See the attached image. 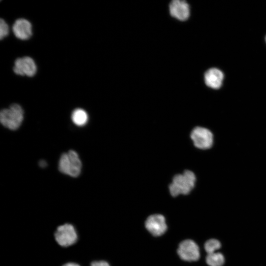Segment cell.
I'll use <instances>...</instances> for the list:
<instances>
[{"label": "cell", "mask_w": 266, "mask_h": 266, "mask_svg": "<svg viewBox=\"0 0 266 266\" xmlns=\"http://www.w3.org/2000/svg\"><path fill=\"white\" fill-rule=\"evenodd\" d=\"M144 226L146 229L154 236L163 235L167 229L166 218L161 214H153L146 219Z\"/></svg>", "instance_id": "obj_7"}, {"label": "cell", "mask_w": 266, "mask_h": 266, "mask_svg": "<svg viewBox=\"0 0 266 266\" xmlns=\"http://www.w3.org/2000/svg\"><path fill=\"white\" fill-rule=\"evenodd\" d=\"M54 237L57 243L64 247L74 244L78 238L75 228L72 225L68 223L58 226L55 232Z\"/></svg>", "instance_id": "obj_4"}, {"label": "cell", "mask_w": 266, "mask_h": 266, "mask_svg": "<svg viewBox=\"0 0 266 266\" xmlns=\"http://www.w3.org/2000/svg\"><path fill=\"white\" fill-rule=\"evenodd\" d=\"M177 253L179 258L186 262H195L200 257V248L198 244L192 239H185L178 245Z\"/></svg>", "instance_id": "obj_6"}, {"label": "cell", "mask_w": 266, "mask_h": 266, "mask_svg": "<svg viewBox=\"0 0 266 266\" xmlns=\"http://www.w3.org/2000/svg\"><path fill=\"white\" fill-rule=\"evenodd\" d=\"M12 30L15 36L21 40L28 39L32 35L31 23L24 18L18 19L15 21Z\"/></svg>", "instance_id": "obj_11"}, {"label": "cell", "mask_w": 266, "mask_h": 266, "mask_svg": "<svg viewBox=\"0 0 266 266\" xmlns=\"http://www.w3.org/2000/svg\"><path fill=\"white\" fill-rule=\"evenodd\" d=\"M265 42H266V35L265 36Z\"/></svg>", "instance_id": "obj_19"}, {"label": "cell", "mask_w": 266, "mask_h": 266, "mask_svg": "<svg viewBox=\"0 0 266 266\" xmlns=\"http://www.w3.org/2000/svg\"><path fill=\"white\" fill-rule=\"evenodd\" d=\"M225 75L220 69L213 67L208 68L204 74V81L205 85L213 90H218L223 85Z\"/></svg>", "instance_id": "obj_9"}, {"label": "cell", "mask_w": 266, "mask_h": 266, "mask_svg": "<svg viewBox=\"0 0 266 266\" xmlns=\"http://www.w3.org/2000/svg\"><path fill=\"white\" fill-rule=\"evenodd\" d=\"M221 247V243L216 239H210L204 244V249L207 254L216 252Z\"/></svg>", "instance_id": "obj_14"}, {"label": "cell", "mask_w": 266, "mask_h": 266, "mask_svg": "<svg viewBox=\"0 0 266 266\" xmlns=\"http://www.w3.org/2000/svg\"><path fill=\"white\" fill-rule=\"evenodd\" d=\"M169 9L171 16L180 21H185L189 17L190 6L185 0H172L169 4Z\"/></svg>", "instance_id": "obj_10"}, {"label": "cell", "mask_w": 266, "mask_h": 266, "mask_svg": "<svg viewBox=\"0 0 266 266\" xmlns=\"http://www.w3.org/2000/svg\"><path fill=\"white\" fill-rule=\"evenodd\" d=\"M90 266H110V265L106 261L100 260L92 262Z\"/></svg>", "instance_id": "obj_16"}, {"label": "cell", "mask_w": 266, "mask_h": 266, "mask_svg": "<svg viewBox=\"0 0 266 266\" xmlns=\"http://www.w3.org/2000/svg\"><path fill=\"white\" fill-rule=\"evenodd\" d=\"M71 120L76 126H85L88 120V115L86 111L81 108L75 109L71 114Z\"/></svg>", "instance_id": "obj_12"}, {"label": "cell", "mask_w": 266, "mask_h": 266, "mask_svg": "<svg viewBox=\"0 0 266 266\" xmlns=\"http://www.w3.org/2000/svg\"><path fill=\"white\" fill-rule=\"evenodd\" d=\"M24 119V111L18 104L13 103L8 108L3 109L0 112V121L5 128L16 130L21 126Z\"/></svg>", "instance_id": "obj_2"}, {"label": "cell", "mask_w": 266, "mask_h": 266, "mask_svg": "<svg viewBox=\"0 0 266 266\" xmlns=\"http://www.w3.org/2000/svg\"><path fill=\"white\" fill-rule=\"evenodd\" d=\"M196 182L195 173L189 170H185L181 174L175 175L169 185L171 196L175 197L179 195H188L194 189Z\"/></svg>", "instance_id": "obj_1"}, {"label": "cell", "mask_w": 266, "mask_h": 266, "mask_svg": "<svg viewBox=\"0 0 266 266\" xmlns=\"http://www.w3.org/2000/svg\"><path fill=\"white\" fill-rule=\"evenodd\" d=\"M9 33V27L6 22L2 19L0 20V38L5 37Z\"/></svg>", "instance_id": "obj_15"}, {"label": "cell", "mask_w": 266, "mask_h": 266, "mask_svg": "<svg viewBox=\"0 0 266 266\" xmlns=\"http://www.w3.org/2000/svg\"><path fill=\"white\" fill-rule=\"evenodd\" d=\"M13 71L19 75L32 77L36 72V66L33 60L30 57L19 58L15 61Z\"/></svg>", "instance_id": "obj_8"}, {"label": "cell", "mask_w": 266, "mask_h": 266, "mask_svg": "<svg viewBox=\"0 0 266 266\" xmlns=\"http://www.w3.org/2000/svg\"><path fill=\"white\" fill-rule=\"evenodd\" d=\"M224 262L223 254L217 252L207 254L206 257V262L209 266H222Z\"/></svg>", "instance_id": "obj_13"}, {"label": "cell", "mask_w": 266, "mask_h": 266, "mask_svg": "<svg viewBox=\"0 0 266 266\" xmlns=\"http://www.w3.org/2000/svg\"><path fill=\"white\" fill-rule=\"evenodd\" d=\"M81 162L75 151L71 150L61 155L59 162V170L61 173L77 177L81 173Z\"/></svg>", "instance_id": "obj_3"}, {"label": "cell", "mask_w": 266, "mask_h": 266, "mask_svg": "<svg viewBox=\"0 0 266 266\" xmlns=\"http://www.w3.org/2000/svg\"><path fill=\"white\" fill-rule=\"evenodd\" d=\"M62 266H80V265L77 263L69 262V263L65 264Z\"/></svg>", "instance_id": "obj_17"}, {"label": "cell", "mask_w": 266, "mask_h": 266, "mask_svg": "<svg viewBox=\"0 0 266 266\" xmlns=\"http://www.w3.org/2000/svg\"><path fill=\"white\" fill-rule=\"evenodd\" d=\"M47 165L45 161L42 160L39 162V166L42 167H44Z\"/></svg>", "instance_id": "obj_18"}, {"label": "cell", "mask_w": 266, "mask_h": 266, "mask_svg": "<svg viewBox=\"0 0 266 266\" xmlns=\"http://www.w3.org/2000/svg\"><path fill=\"white\" fill-rule=\"evenodd\" d=\"M190 137L194 146L201 150L210 148L213 144V134L208 129L196 127L191 131Z\"/></svg>", "instance_id": "obj_5"}]
</instances>
